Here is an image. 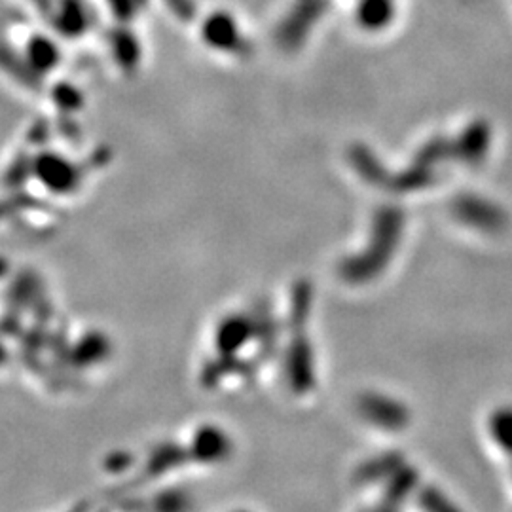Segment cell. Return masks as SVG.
Instances as JSON below:
<instances>
[{
    "mask_svg": "<svg viewBox=\"0 0 512 512\" xmlns=\"http://www.w3.org/2000/svg\"><path fill=\"white\" fill-rule=\"evenodd\" d=\"M403 228L404 215L399 209H380L372 224L370 245L363 249V253L346 258L340 266V275L348 283L361 285L382 274L401 243Z\"/></svg>",
    "mask_w": 512,
    "mask_h": 512,
    "instance_id": "obj_1",
    "label": "cell"
},
{
    "mask_svg": "<svg viewBox=\"0 0 512 512\" xmlns=\"http://www.w3.org/2000/svg\"><path fill=\"white\" fill-rule=\"evenodd\" d=\"M452 215L458 222L486 234H499L509 226V215L497 203L478 196L461 194L452 202Z\"/></svg>",
    "mask_w": 512,
    "mask_h": 512,
    "instance_id": "obj_2",
    "label": "cell"
},
{
    "mask_svg": "<svg viewBox=\"0 0 512 512\" xmlns=\"http://www.w3.org/2000/svg\"><path fill=\"white\" fill-rule=\"evenodd\" d=\"M359 412L366 421L387 431H401L408 421V408L401 401H395L380 393H366L359 399Z\"/></svg>",
    "mask_w": 512,
    "mask_h": 512,
    "instance_id": "obj_3",
    "label": "cell"
},
{
    "mask_svg": "<svg viewBox=\"0 0 512 512\" xmlns=\"http://www.w3.org/2000/svg\"><path fill=\"white\" fill-rule=\"evenodd\" d=\"M490 145H492V128L482 120L473 122L454 139L456 162L469 165L480 164L488 156Z\"/></svg>",
    "mask_w": 512,
    "mask_h": 512,
    "instance_id": "obj_4",
    "label": "cell"
},
{
    "mask_svg": "<svg viewBox=\"0 0 512 512\" xmlns=\"http://www.w3.org/2000/svg\"><path fill=\"white\" fill-rule=\"evenodd\" d=\"M329 10V0H300V4L296 6L293 16L289 19L287 25V42L289 46H298L306 33H310L311 27L315 25V21L325 16V12Z\"/></svg>",
    "mask_w": 512,
    "mask_h": 512,
    "instance_id": "obj_5",
    "label": "cell"
},
{
    "mask_svg": "<svg viewBox=\"0 0 512 512\" xmlns=\"http://www.w3.org/2000/svg\"><path fill=\"white\" fill-rule=\"evenodd\" d=\"M395 19V0H359L357 21L366 31H382Z\"/></svg>",
    "mask_w": 512,
    "mask_h": 512,
    "instance_id": "obj_6",
    "label": "cell"
},
{
    "mask_svg": "<svg viewBox=\"0 0 512 512\" xmlns=\"http://www.w3.org/2000/svg\"><path fill=\"white\" fill-rule=\"evenodd\" d=\"M291 378L296 391H310L315 374H313V353L306 340H300L291 353Z\"/></svg>",
    "mask_w": 512,
    "mask_h": 512,
    "instance_id": "obj_7",
    "label": "cell"
},
{
    "mask_svg": "<svg viewBox=\"0 0 512 512\" xmlns=\"http://www.w3.org/2000/svg\"><path fill=\"white\" fill-rule=\"evenodd\" d=\"M403 465L404 461L401 454H393V452L382 454L378 458L366 461L365 465L359 467L357 480L363 482V484H374V482H380V480H389Z\"/></svg>",
    "mask_w": 512,
    "mask_h": 512,
    "instance_id": "obj_8",
    "label": "cell"
},
{
    "mask_svg": "<svg viewBox=\"0 0 512 512\" xmlns=\"http://www.w3.org/2000/svg\"><path fill=\"white\" fill-rule=\"evenodd\" d=\"M418 484V473L410 467L403 465L395 475L387 480V490H385V501L401 505L408 495L414 492Z\"/></svg>",
    "mask_w": 512,
    "mask_h": 512,
    "instance_id": "obj_9",
    "label": "cell"
},
{
    "mask_svg": "<svg viewBox=\"0 0 512 512\" xmlns=\"http://www.w3.org/2000/svg\"><path fill=\"white\" fill-rule=\"evenodd\" d=\"M490 431L501 450L512 454V408H499L490 420Z\"/></svg>",
    "mask_w": 512,
    "mask_h": 512,
    "instance_id": "obj_10",
    "label": "cell"
},
{
    "mask_svg": "<svg viewBox=\"0 0 512 512\" xmlns=\"http://www.w3.org/2000/svg\"><path fill=\"white\" fill-rule=\"evenodd\" d=\"M420 507L425 512H461L446 495L440 494L437 488H425L421 492Z\"/></svg>",
    "mask_w": 512,
    "mask_h": 512,
    "instance_id": "obj_11",
    "label": "cell"
},
{
    "mask_svg": "<svg viewBox=\"0 0 512 512\" xmlns=\"http://www.w3.org/2000/svg\"><path fill=\"white\" fill-rule=\"evenodd\" d=\"M399 507L401 505H395V503H389V501H385L382 505H378V507H372L370 511L366 512H399Z\"/></svg>",
    "mask_w": 512,
    "mask_h": 512,
    "instance_id": "obj_12",
    "label": "cell"
}]
</instances>
